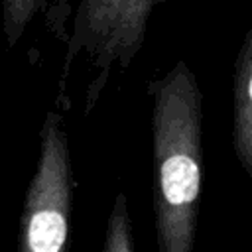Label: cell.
<instances>
[{
  "label": "cell",
  "mask_w": 252,
  "mask_h": 252,
  "mask_svg": "<svg viewBox=\"0 0 252 252\" xmlns=\"http://www.w3.org/2000/svg\"><path fill=\"white\" fill-rule=\"evenodd\" d=\"M148 91L158 252H193L203 193V93L185 61Z\"/></svg>",
  "instance_id": "obj_1"
},
{
  "label": "cell",
  "mask_w": 252,
  "mask_h": 252,
  "mask_svg": "<svg viewBox=\"0 0 252 252\" xmlns=\"http://www.w3.org/2000/svg\"><path fill=\"white\" fill-rule=\"evenodd\" d=\"M73 211V167L63 118L47 112L39 130V156L30 179L18 252H69Z\"/></svg>",
  "instance_id": "obj_2"
},
{
  "label": "cell",
  "mask_w": 252,
  "mask_h": 252,
  "mask_svg": "<svg viewBox=\"0 0 252 252\" xmlns=\"http://www.w3.org/2000/svg\"><path fill=\"white\" fill-rule=\"evenodd\" d=\"M163 0H81L73 51H85L100 73L91 91L93 102L112 67L126 71L146 41L148 20Z\"/></svg>",
  "instance_id": "obj_3"
},
{
  "label": "cell",
  "mask_w": 252,
  "mask_h": 252,
  "mask_svg": "<svg viewBox=\"0 0 252 252\" xmlns=\"http://www.w3.org/2000/svg\"><path fill=\"white\" fill-rule=\"evenodd\" d=\"M232 148L238 163L252 177V28L246 32L234 61Z\"/></svg>",
  "instance_id": "obj_4"
},
{
  "label": "cell",
  "mask_w": 252,
  "mask_h": 252,
  "mask_svg": "<svg viewBox=\"0 0 252 252\" xmlns=\"http://www.w3.org/2000/svg\"><path fill=\"white\" fill-rule=\"evenodd\" d=\"M100 252H134L132 220L128 211V197L120 191L116 193L104 230V240Z\"/></svg>",
  "instance_id": "obj_5"
},
{
  "label": "cell",
  "mask_w": 252,
  "mask_h": 252,
  "mask_svg": "<svg viewBox=\"0 0 252 252\" xmlns=\"http://www.w3.org/2000/svg\"><path fill=\"white\" fill-rule=\"evenodd\" d=\"M2 2V28L6 43L12 47L18 43L33 16L43 8L47 0H0Z\"/></svg>",
  "instance_id": "obj_6"
}]
</instances>
